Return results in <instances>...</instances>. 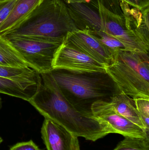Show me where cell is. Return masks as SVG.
Wrapping results in <instances>:
<instances>
[{
  "label": "cell",
  "mask_w": 149,
  "mask_h": 150,
  "mask_svg": "<svg viewBox=\"0 0 149 150\" xmlns=\"http://www.w3.org/2000/svg\"><path fill=\"white\" fill-rule=\"evenodd\" d=\"M0 66L19 68L29 67L9 41L1 37H0Z\"/></svg>",
  "instance_id": "15"
},
{
  "label": "cell",
  "mask_w": 149,
  "mask_h": 150,
  "mask_svg": "<svg viewBox=\"0 0 149 150\" xmlns=\"http://www.w3.org/2000/svg\"><path fill=\"white\" fill-rule=\"evenodd\" d=\"M66 39L76 48L99 63L106 66L113 61V54L87 31L77 30L68 33Z\"/></svg>",
  "instance_id": "11"
},
{
  "label": "cell",
  "mask_w": 149,
  "mask_h": 150,
  "mask_svg": "<svg viewBox=\"0 0 149 150\" xmlns=\"http://www.w3.org/2000/svg\"><path fill=\"white\" fill-rule=\"evenodd\" d=\"M2 106V102L1 98L0 97V109L1 108Z\"/></svg>",
  "instance_id": "23"
},
{
  "label": "cell",
  "mask_w": 149,
  "mask_h": 150,
  "mask_svg": "<svg viewBox=\"0 0 149 150\" xmlns=\"http://www.w3.org/2000/svg\"><path fill=\"white\" fill-rule=\"evenodd\" d=\"M119 1L139 9L149 8V0H119Z\"/></svg>",
  "instance_id": "22"
},
{
  "label": "cell",
  "mask_w": 149,
  "mask_h": 150,
  "mask_svg": "<svg viewBox=\"0 0 149 150\" xmlns=\"http://www.w3.org/2000/svg\"><path fill=\"white\" fill-rule=\"evenodd\" d=\"M28 64L38 74L53 69L55 54L62 43L40 41L21 37L5 36Z\"/></svg>",
  "instance_id": "6"
},
{
  "label": "cell",
  "mask_w": 149,
  "mask_h": 150,
  "mask_svg": "<svg viewBox=\"0 0 149 150\" xmlns=\"http://www.w3.org/2000/svg\"><path fill=\"white\" fill-rule=\"evenodd\" d=\"M78 30L99 31L120 41L126 51L149 54V41L127 29L119 0H63Z\"/></svg>",
  "instance_id": "2"
},
{
  "label": "cell",
  "mask_w": 149,
  "mask_h": 150,
  "mask_svg": "<svg viewBox=\"0 0 149 150\" xmlns=\"http://www.w3.org/2000/svg\"><path fill=\"white\" fill-rule=\"evenodd\" d=\"M109 102L117 113L149 132V129L142 120L133 98L120 92L115 94Z\"/></svg>",
  "instance_id": "14"
},
{
  "label": "cell",
  "mask_w": 149,
  "mask_h": 150,
  "mask_svg": "<svg viewBox=\"0 0 149 150\" xmlns=\"http://www.w3.org/2000/svg\"><path fill=\"white\" fill-rule=\"evenodd\" d=\"M91 112L94 117L111 126L116 134L124 137H148L149 132L117 113L110 102L99 100L93 103Z\"/></svg>",
  "instance_id": "8"
},
{
  "label": "cell",
  "mask_w": 149,
  "mask_h": 150,
  "mask_svg": "<svg viewBox=\"0 0 149 150\" xmlns=\"http://www.w3.org/2000/svg\"><path fill=\"white\" fill-rule=\"evenodd\" d=\"M9 150H41L32 140L17 143Z\"/></svg>",
  "instance_id": "21"
},
{
  "label": "cell",
  "mask_w": 149,
  "mask_h": 150,
  "mask_svg": "<svg viewBox=\"0 0 149 150\" xmlns=\"http://www.w3.org/2000/svg\"><path fill=\"white\" fill-rule=\"evenodd\" d=\"M3 142V140L2 138L0 136V146H1V144Z\"/></svg>",
  "instance_id": "24"
},
{
  "label": "cell",
  "mask_w": 149,
  "mask_h": 150,
  "mask_svg": "<svg viewBox=\"0 0 149 150\" xmlns=\"http://www.w3.org/2000/svg\"><path fill=\"white\" fill-rule=\"evenodd\" d=\"M3 1V0H0V1Z\"/></svg>",
  "instance_id": "25"
},
{
  "label": "cell",
  "mask_w": 149,
  "mask_h": 150,
  "mask_svg": "<svg viewBox=\"0 0 149 150\" xmlns=\"http://www.w3.org/2000/svg\"><path fill=\"white\" fill-rule=\"evenodd\" d=\"M119 2L125 16L127 29L149 41V8L139 9Z\"/></svg>",
  "instance_id": "13"
},
{
  "label": "cell",
  "mask_w": 149,
  "mask_h": 150,
  "mask_svg": "<svg viewBox=\"0 0 149 150\" xmlns=\"http://www.w3.org/2000/svg\"><path fill=\"white\" fill-rule=\"evenodd\" d=\"M77 30L63 0H44L6 36L62 43L68 33Z\"/></svg>",
  "instance_id": "4"
},
{
  "label": "cell",
  "mask_w": 149,
  "mask_h": 150,
  "mask_svg": "<svg viewBox=\"0 0 149 150\" xmlns=\"http://www.w3.org/2000/svg\"><path fill=\"white\" fill-rule=\"evenodd\" d=\"M113 150H149V137H126Z\"/></svg>",
  "instance_id": "17"
},
{
  "label": "cell",
  "mask_w": 149,
  "mask_h": 150,
  "mask_svg": "<svg viewBox=\"0 0 149 150\" xmlns=\"http://www.w3.org/2000/svg\"><path fill=\"white\" fill-rule=\"evenodd\" d=\"M33 70L29 67L19 68L0 66V76L6 77H14L24 74L31 73Z\"/></svg>",
  "instance_id": "19"
},
{
  "label": "cell",
  "mask_w": 149,
  "mask_h": 150,
  "mask_svg": "<svg viewBox=\"0 0 149 150\" xmlns=\"http://www.w3.org/2000/svg\"><path fill=\"white\" fill-rule=\"evenodd\" d=\"M41 80L36 94L29 101L45 119L59 124L78 137L96 142L116 134L108 124L92 114L76 109L62 94L51 75L40 74Z\"/></svg>",
  "instance_id": "1"
},
{
  "label": "cell",
  "mask_w": 149,
  "mask_h": 150,
  "mask_svg": "<svg viewBox=\"0 0 149 150\" xmlns=\"http://www.w3.org/2000/svg\"><path fill=\"white\" fill-rule=\"evenodd\" d=\"M41 133L47 150H80L78 137L51 120L45 119Z\"/></svg>",
  "instance_id": "10"
},
{
  "label": "cell",
  "mask_w": 149,
  "mask_h": 150,
  "mask_svg": "<svg viewBox=\"0 0 149 150\" xmlns=\"http://www.w3.org/2000/svg\"><path fill=\"white\" fill-rule=\"evenodd\" d=\"M105 66L84 53L65 38L57 50L52 68L75 74L106 73Z\"/></svg>",
  "instance_id": "7"
},
{
  "label": "cell",
  "mask_w": 149,
  "mask_h": 150,
  "mask_svg": "<svg viewBox=\"0 0 149 150\" xmlns=\"http://www.w3.org/2000/svg\"><path fill=\"white\" fill-rule=\"evenodd\" d=\"M44 0H17L0 26V37H4L18 27Z\"/></svg>",
  "instance_id": "12"
},
{
  "label": "cell",
  "mask_w": 149,
  "mask_h": 150,
  "mask_svg": "<svg viewBox=\"0 0 149 150\" xmlns=\"http://www.w3.org/2000/svg\"><path fill=\"white\" fill-rule=\"evenodd\" d=\"M105 69L120 92L133 99H149V54L119 51Z\"/></svg>",
  "instance_id": "5"
},
{
  "label": "cell",
  "mask_w": 149,
  "mask_h": 150,
  "mask_svg": "<svg viewBox=\"0 0 149 150\" xmlns=\"http://www.w3.org/2000/svg\"><path fill=\"white\" fill-rule=\"evenodd\" d=\"M17 0L0 1V26L11 11Z\"/></svg>",
  "instance_id": "20"
},
{
  "label": "cell",
  "mask_w": 149,
  "mask_h": 150,
  "mask_svg": "<svg viewBox=\"0 0 149 150\" xmlns=\"http://www.w3.org/2000/svg\"><path fill=\"white\" fill-rule=\"evenodd\" d=\"M64 97L76 109L92 114L91 106L99 100L110 101L120 93L106 73L75 74L61 69L50 72Z\"/></svg>",
  "instance_id": "3"
},
{
  "label": "cell",
  "mask_w": 149,
  "mask_h": 150,
  "mask_svg": "<svg viewBox=\"0 0 149 150\" xmlns=\"http://www.w3.org/2000/svg\"><path fill=\"white\" fill-rule=\"evenodd\" d=\"M90 35L99 41L114 56L119 51L126 50L124 45L117 39L102 32H87Z\"/></svg>",
  "instance_id": "16"
},
{
  "label": "cell",
  "mask_w": 149,
  "mask_h": 150,
  "mask_svg": "<svg viewBox=\"0 0 149 150\" xmlns=\"http://www.w3.org/2000/svg\"><path fill=\"white\" fill-rule=\"evenodd\" d=\"M134 100L142 120L149 129V99L137 98Z\"/></svg>",
  "instance_id": "18"
},
{
  "label": "cell",
  "mask_w": 149,
  "mask_h": 150,
  "mask_svg": "<svg viewBox=\"0 0 149 150\" xmlns=\"http://www.w3.org/2000/svg\"><path fill=\"white\" fill-rule=\"evenodd\" d=\"M41 80L40 74L35 70L14 77L0 76V93L29 102L36 93Z\"/></svg>",
  "instance_id": "9"
}]
</instances>
